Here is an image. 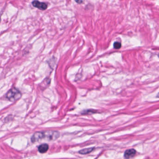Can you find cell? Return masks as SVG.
Listing matches in <instances>:
<instances>
[{"instance_id":"1","label":"cell","mask_w":159,"mask_h":159,"mask_svg":"<svg viewBox=\"0 0 159 159\" xmlns=\"http://www.w3.org/2000/svg\"><path fill=\"white\" fill-rule=\"evenodd\" d=\"M59 133L54 131H48L44 132H36L31 137V141L33 143L45 140L53 141L56 140L59 137Z\"/></svg>"},{"instance_id":"2","label":"cell","mask_w":159,"mask_h":159,"mask_svg":"<svg viewBox=\"0 0 159 159\" xmlns=\"http://www.w3.org/2000/svg\"><path fill=\"white\" fill-rule=\"evenodd\" d=\"M21 92L16 88L11 89L6 95V98L9 101L14 102L21 97Z\"/></svg>"},{"instance_id":"3","label":"cell","mask_w":159,"mask_h":159,"mask_svg":"<svg viewBox=\"0 0 159 159\" xmlns=\"http://www.w3.org/2000/svg\"><path fill=\"white\" fill-rule=\"evenodd\" d=\"M32 4L34 7L42 11H45L48 7V5L45 2H40L38 1H34L32 2Z\"/></svg>"},{"instance_id":"4","label":"cell","mask_w":159,"mask_h":159,"mask_svg":"<svg viewBox=\"0 0 159 159\" xmlns=\"http://www.w3.org/2000/svg\"><path fill=\"white\" fill-rule=\"evenodd\" d=\"M136 153V151L134 149H129L126 150L124 152V156L125 158L126 159H129L134 157Z\"/></svg>"},{"instance_id":"5","label":"cell","mask_w":159,"mask_h":159,"mask_svg":"<svg viewBox=\"0 0 159 159\" xmlns=\"http://www.w3.org/2000/svg\"><path fill=\"white\" fill-rule=\"evenodd\" d=\"M49 149V146L47 144H43L40 145L38 148V150L41 153H45Z\"/></svg>"},{"instance_id":"6","label":"cell","mask_w":159,"mask_h":159,"mask_svg":"<svg viewBox=\"0 0 159 159\" xmlns=\"http://www.w3.org/2000/svg\"><path fill=\"white\" fill-rule=\"evenodd\" d=\"M94 149V148H88L84 149L81 150L79 152V153L82 154H86L90 153L93 151V150Z\"/></svg>"},{"instance_id":"7","label":"cell","mask_w":159,"mask_h":159,"mask_svg":"<svg viewBox=\"0 0 159 159\" xmlns=\"http://www.w3.org/2000/svg\"><path fill=\"white\" fill-rule=\"evenodd\" d=\"M113 47L116 50L120 49L121 47V43H120L118 42H115L113 44Z\"/></svg>"},{"instance_id":"8","label":"cell","mask_w":159,"mask_h":159,"mask_svg":"<svg viewBox=\"0 0 159 159\" xmlns=\"http://www.w3.org/2000/svg\"><path fill=\"white\" fill-rule=\"evenodd\" d=\"M76 2H77V3H82L83 1H76Z\"/></svg>"},{"instance_id":"9","label":"cell","mask_w":159,"mask_h":159,"mask_svg":"<svg viewBox=\"0 0 159 159\" xmlns=\"http://www.w3.org/2000/svg\"><path fill=\"white\" fill-rule=\"evenodd\" d=\"M156 97L159 98V93H158V94H157V96H156Z\"/></svg>"},{"instance_id":"10","label":"cell","mask_w":159,"mask_h":159,"mask_svg":"<svg viewBox=\"0 0 159 159\" xmlns=\"http://www.w3.org/2000/svg\"><path fill=\"white\" fill-rule=\"evenodd\" d=\"M158 57H159V54H158Z\"/></svg>"}]
</instances>
